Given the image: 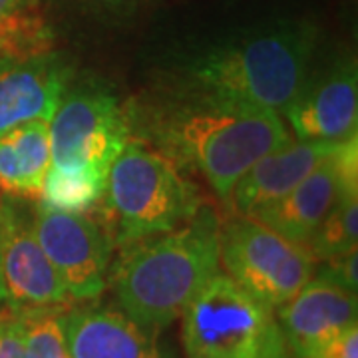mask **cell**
Segmentation results:
<instances>
[{
    "label": "cell",
    "instance_id": "obj_4",
    "mask_svg": "<svg viewBox=\"0 0 358 358\" xmlns=\"http://www.w3.org/2000/svg\"><path fill=\"white\" fill-rule=\"evenodd\" d=\"M100 201L102 227L112 247L173 229L203 205L181 167L136 138H129L114 159Z\"/></svg>",
    "mask_w": 358,
    "mask_h": 358
},
{
    "label": "cell",
    "instance_id": "obj_7",
    "mask_svg": "<svg viewBox=\"0 0 358 358\" xmlns=\"http://www.w3.org/2000/svg\"><path fill=\"white\" fill-rule=\"evenodd\" d=\"M50 169L108 179V171L131 138L128 114L114 96L78 90L50 117Z\"/></svg>",
    "mask_w": 358,
    "mask_h": 358
},
{
    "label": "cell",
    "instance_id": "obj_25",
    "mask_svg": "<svg viewBox=\"0 0 358 358\" xmlns=\"http://www.w3.org/2000/svg\"><path fill=\"white\" fill-rule=\"evenodd\" d=\"M10 60H13V56H10L8 48H6L4 40L0 38V64H4V62H10Z\"/></svg>",
    "mask_w": 358,
    "mask_h": 358
},
{
    "label": "cell",
    "instance_id": "obj_16",
    "mask_svg": "<svg viewBox=\"0 0 358 358\" xmlns=\"http://www.w3.org/2000/svg\"><path fill=\"white\" fill-rule=\"evenodd\" d=\"M50 124L32 120L0 136V193L38 199L50 169Z\"/></svg>",
    "mask_w": 358,
    "mask_h": 358
},
{
    "label": "cell",
    "instance_id": "obj_6",
    "mask_svg": "<svg viewBox=\"0 0 358 358\" xmlns=\"http://www.w3.org/2000/svg\"><path fill=\"white\" fill-rule=\"evenodd\" d=\"M219 257L225 275L273 310L315 275V259L305 245L294 243L249 215L221 223Z\"/></svg>",
    "mask_w": 358,
    "mask_h": 358
},
{
    "label": "cell",
    "instance_id": "obj_26",
    "mask_svg": "<svg viewBox=\"0 0 358 358\" xmlns=\"http://www.w3.org/2000/svg\"><path fill=\"white\" fill-rule=\"evenodd\" d=\"M0 307H4V287H2V273H0Z\"/></svg>",
    "mask_w": 358,
    "mask_h": 358
},
{
    "label": "cell",
    "instance_id": "obj_21",
    "mask_svg": "<svg viewBox=\"0 0 358 358\" xmlns=\"http://www.w3.org/2000/svg\"><path fill=\"white\" fill-rule=\"evenodd\" d=\"M324 265L319 271L320 279H327V281L334 282L338 287H343L346 291H352L357 293V285H358V257L357 251H350L346 255L334 257V259H329V261H322Z\"/></svg>",
    "mask_w": 358,
    "mask_h": 358
},
{
    "label": "cell",
    "instance_id": "obj_17",
    "mask_svg": "<svg viewBox=\"0 0 358 358\" xmlns=\"http://www.w3.org/2000/svg\"><path fill=\"white\" fill-rule=\"evenodd\" d=\"M358 241V189H346L319 227L308 237L307 247L315 263L357 251Z\"/></svg>",
    "mask_w": 358,
    "mask_h": 358
},
{
    "label": "cell",
    "instance_id": "obj_2",
    "mask_svg": "<svg viewBox=\"0 0 358 358\" xmlns=\"http://www.w3.org/2000/svg\"><path fill=\"white\" fill-rule=\"evenodd\" d=\"M219 229L215 211L203 203L178 227L120 247L112 285L122 310L155 333L179 319L221 271Z\"/></svg>",
    "mask_w": 358,
    "mask_h": 358
},
{
    "label": "cell",
    "instance_id": "obj_10",
    "mask_svg": "<svg viewBox=\"0 0 358 358\" xmlns=\"http://www.w3.org/2000/svg\"><path fill=\"white\" fill-rule=\"evenodd\" d=\"M358 134L338 143L313 173L277 201L251 215L268 229L281 233L294 243L307 245L336 199L346 189H358Z\"/></svg>",
    "mask_w": 358,
    "mask_h": 358
},
{
    "label": "cell",
    "instance_id": "obj_15",
    "mask_svg": "<svg viewBox=\"0 0 358 358\" xmlns=\"http://www.w3.org/2000/svg\"><path fill=\"white\" fill-rule=\"evenodd\" d=\"M66 343L72 358H162L155 331L124 310L76 308L64 313Z\"/></svg>",
    "mask_w": 358,
    "mask_h": 358
},
{
    "label": "cell",
    "instance_id": "obj_9",
    "mask_svg": "<svg viewBox=\"0 0 358 358\" xmlns=\"http://www.w3.org/2000/svg\"><path fill=\"white\" fill-rule=\"evenodd\" d=\"M0 273L4 307L13 310L66 308L74 303L40 247L32 215L10 197L0 201Z\"/></svg>",
    "mask_w": 358,
    "mask_h": 358
},
{
    "label": "cell",
    "instance_id": "obj_18",
    "mask_svg": "<svg viewBox=\"0 0 358 358\" xmlns=\"http://www.w3.org/2000/svg\"><path fill=\"white\" fill-rule=\"evenodd\" d=\"M106 181L88 173H66L48 169L42 192L38 195L40 205H46L58 211L88 213L96 203H100Z\"/></svg>",
    "mask_w": 358,
    "mask_h": 358
},
{
    "label": "cell",
    "instance_id": "obj_20",
    "mask_svg": "<svg viewBox=\"0 0 358 358\" xmlns=\"http://www.w3.org/2000/svg\"><path fill=\"white\" fill-rule=\"evenodd\" d=\"M0 358H26L18 313L0 307Z\"/></svg>",
    "mask_w": 358,
    "mask_h": 358
},
{
    "label": "cell",
    "instance_id": "obj_3",
    "mask_svg": "<svg viewBox=\"0 0 358 358\" xmlns=\"http://www.w3.org/2000/svg\"><path fill=\"white\" fill-rule=\"evenodd\" d=\"M317 28L282 20L223 40L195 56L176 86L285 112L307 82Z\"/></svg>",
    "mask_w": 358,
    "mask_h": 358
},
{
    "label": "cell",
    "instance_id": "obj_11",
    "mask_svg": "<svg viewBox=\"0 0 358 358\" xmlns=\"http://www.w3.org/2000/svg\"><path fill=\"white\" fill-rule=\"evenodd\" d=\"M299 140L343 141L357 136L358 78L355 60H343L324 74L307 78L285 110Z\"/></svg>",
    "mask_w": 358,
    "mask_h": 358
},
{
    "label": "cell",
    "instance_id": "obj_14",
    "mask_svg": "<svg viewBox=\"0 0 358 358\" xmlns=\"http://www.w3.org/2000/svg\"><path fill=\"white\" fill-rule=\"evenodd\" d=\"M64 90V68L48 54L0 64V136L32 120L50 122Z\"/></svg>",
    "mask_w": 358,
    "mask_h": 358
},
{
    "label": "cell",
    "instance_id": "obj_23",
    "mask_svg": "<svg viewBox=\"0 0 358 358\" xmlns=\"http://www.w3.org/2000/svg\"><path fill=\"white\" fill-rule=\"evenodd\" d=\"M40 0H0V26L38 14Z\"/></svg>",
    "mask_w": 358,
    "mask_h": 358
},
{
    "label": "cell",
    "instance_id": "obj_22",
    "mask_svg": "<svg viewBox=\"0 0 358 358\" xmlns=\"http://www.w3.org/2000/svg\"><path fill=\"white\" fill-rule=\"evenodd\" d=\"M307 358H358V329L357 324L346 327L334 334L324 345H320Z\"/></svg>",
    "mask_w": 358,
    "mask_h": 358
},
{
    "label": "cell",
    "instance_id": "obj_19",
    "mask_svg": "<svg viewBox=\"0 0 358 358\" xmlns=\"http://www.w3.org/2000/svg\"><path fill=\"white\" fill-rule=\"evenodd\" d=\"M22 327L26 358H72L66 343L64 310H16Z\"/></svg>",
    "mask_w": 358,
    "mask_h": 358
},
{
    "label": "cell",
    "instance_id": "obj_5",
    "mask_svg": "<svg viewBox=\"0 0 358 358\" xmlns=\"http://www.w3.org/2000/svg\"><path fill=\"white\" fill-rule=\"evenodd\" d=\"M179 319L185 358H293L273 308L221 271Z\"/></svg>",
    "mask_w": 358,
    "mask_h": 358
},
{
    "label": "cell",
    "instance_id": "obj_13",
    "mask_svg": "<svg viewBox=\"0 0 358 358\" xmlns=\"http://www.w3.org/2000/svg\"><path fill=\"white\" fill-rule=\"evenodd\" d=\"M341 141H287L263 155L233 187L227 203L237 215H255L277 201L336 152Z\"/></svg>",
    "mask_w": 358,
    "mask_h": 358
},
{
    "label": "cell",
    "instance_id": "obj_1",
    "mask_svg": "<svg viewBox=\"0 0 358 358\" xmlns=\"http://www.w3.org/2000/svg\"><path fill=\"white\" fill-rule=\"evenodd\" d=\"M129 128L181 169H193L227 201L235 183L263 155L291 141L279 112L176 86L164 100L128 115Z\"/></svg>",
    "mask_w": 358,
    "mask_h": 358
},
{
    "label": "cell",
    "instance_id": "obj_12",
    "mask_svg": "<svg viewBox=\"0 0 358 358\" xmlns=\"http://www.w3.org/2000/svg\"><path fill=\"white\" fill-rule=\"evenodd\" d=\"M277 310L293 358H307L346 327L357 324V293L315 277Z\"/></svg>",
    "mask_w": 358,
    "mask_h": 358
},
{
    "label": "cell",
    "instance_id": "obj_24",
    "mask_svg": "<svg viewBox=\"0 0 358 358\" xmlns=\"http://www.w3.org/2000/svg\"><path fill=\"white\" fill-rule=\"evenodd\" d=\"M88 2H96L102 6H128V4H134L138 0H88Z\"/></svg>",
    "mask_w": 358,
    "mask_h": 358
},
{
    "label": "cell",
    "instance_id": "obj_8",
    "mask_svg": "<svg viewBox=\"0 0 358 358\" xmlns=\"http://www.w3.org/2000/svg\"><path fill=\"white\" fill-rule=\"evenodd\" d=\"M32 229L72 301H92L108 285L112 243L86 213L36 205Z\"/></svg>",
    "mask_w": 358,
    "mask_h": 358
}]
</instances>
